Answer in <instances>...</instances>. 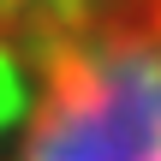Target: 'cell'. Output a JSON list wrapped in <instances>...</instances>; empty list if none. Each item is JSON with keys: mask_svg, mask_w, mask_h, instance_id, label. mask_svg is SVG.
Returning a JSON list of instances; mask_svg holds the SVG:
<instances>
[{"mask_svg": "<svg viewBox=\"0 0 161 161\" xmlns=\"http://www.w3.org/2000/svg\"><path fill=\"white\" fill-rule=\"evenodd\" d=\"M125 6H137V0H0V48L42 60L60 42H72L78 30H90Z\"/></svg>", "mask_w": 161, "mask_h": 161, "instance_id": "cell-2", "label": "cell"}, {"mask_svg": "<svg viewBox=\"0 0 161 161\" xmlns=\"http://www.w3.org/2000/svg\"><path fill=\"white\" fill-rule=\"evenodd\" d=\"M6 161H161V0H137L36 60Z\"/></svg>", "mask_w": 161, "mask_h": 161, "instance_id": "cell-1", "label": "cell"}]
</instances>
